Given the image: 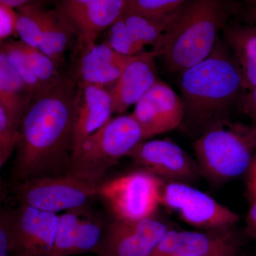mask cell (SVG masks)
<instances>
[{
	"mask_svg": "<svg viewBox=\"0 0 256 256\" xmlns=\"http://www.w3.org/2000/svg\"><path fill=\"white\" fill-rule=\"evenodd\" d=\"M33 96L0 46V102L18 130L25 108Z\"/></svg>",
	"mask_w": 256,
	"mask_h": 256,
	"instance_id": "ffe728a7",
	"label": "cell"
},
{
	"mask_svg": "<svg viewBox=\"0 0 256 256\" xmlns=\"http://www.w3.org/2000/svg\"><path fill=\"white\" fill-rule=\"evenodd\" d=\"M242 16L248 24L256 20V1H248L246 6L242 11Z\"/></svg>",
	"mask_w": 256,
	"mask_h": 256,
	"instance_id": "d6a6232c",
	"label": "cell"
},
{
	"mask_svg": "<svg viewBox=\"0 0 256 256\" xmlns=\"http://www.w3.org/2000/svg\"><path fill=\"white\" fill-rule=\"evenodd\" d=\"M184 114L181 96L161 80L138 101L131 114L142 129L144 141L181 126Z\"/></svg>",
	"mask_w": 256,
	"mask_h": 256,
	"instance_id": "4fadbf2b",
	"label": "cell"
},
{
	"mask_svg": "<svg viewBox=\"0 0 256 256\" xmlns=\"http://www.w3.org/2000/svg\"><path fill=\"white\" fill-rule=\"evenodd\" d=\"M58 217L18 204L14 210L10 256H52Z\"/></svg>",
	"mask_w": 256,
	"mask_h": 256,
	"instance_id": "8fae6325",
	"label": "cell"
},
{
	"mask_svg": "<svg viewBox=\"0 0 256 256\" xmlns=\"http://www.w3.org/2000/svg\"><path fill=\"white\" fill-rule=\"evenodd\" d=\"M225 43L234 56L246 90L256 88V33L250 25L228 24L224 30Z\"/></svg>",
	"mask_w": 256,
	"mask_h": 256,
	"instance_id": "d6986e66",
	"label": "cell"
},
{
	"mask_svg": "<svg viewBox=\"0 0 256 256\" xmlns=\"http://www.w3.org/2000/svg\"><path fill=\"white\" fill-rule=\"evenodd\" d=\"M33 1H28V0H0V5H2L10 9L18 10L30 4Z\"/></svg>",
	"mask_w": 256,
	"mask_h": 256,
	"instance_id": "e575fe53",
	"label": "cell"
},
{
	"mask_svg": "<svg viewBox=\"0 0 256 256\" xmlns=\"http://www.w3.org/2000/svg\"><path fill=\"white\" fill-rule=\"evenodd\" d=\"M254 188H255V191H256V162L255 165H254Z\"/></svg>",
	"mask_w": 256,
	"mask_h": 256,
	"instance_id": "d590c367",
	"label": "cell"
},
{
	"mask_svg": "<svg viewBox=\"0 0 256 256\" xmlns=\"http://www.w3.org/2000/svg\"><path fill=\"white\" fill-rule=\"evenodd\" d=\"M128 156L161 180L190 184L202 174L196 162L178 144L168 140L143 141Z\"/></svg>",
	"mask_w": 256,
	"mask_h": 256,
	"instance_id": "9c48e42d",
	"label": "cell"
},
{
	"mask_svg": "<svg viewBox=\"0 0 256 256\" xmlns=\"http://www.w3.org/2000/svg\"><path fill=\"white\" fill-rule=\"evenodd\" d=\"M16 18L14 10L0 5V41L16 33Z\"/></svg>",
	"mask_w": 256,
	"mask_h": 256,
	"instance_id": "f546056e",
	"label": "cell"
},
{
	"mask_svg": "<svg viewBox=\"0 0 256 256\" xmlns=\"http://www.w3.org/2000/svg\"><path fill=\"white\" fill-rule=\"evenodd\" d=\"M156 56L151 50L130 57L110 90L112 114H124L159 82Z\"/></svg>",
	"mask_w": 256,
	"mask_h": 256,
	"instance_id": "2e32d148",
	"label": "cell"
},
{
	"mask_svg": "<svg viewBox=\"0 0 256 256\" xmlns=\"http://www.w3.org/2000/svg\"><path fill=\"white\" fill-rule=\"evenodd\" d=\"M0 46L2 48L10 65L24 82L32 95H35L45 88L35 76L30 66L28 57L24 50L22 42L9 40L1 44Z\"/></svg>",
	"mask_w": 256,
	"mask_h": 256,
	"instance_id": "d4e9b609",
	"label": "cell"
},
{
	"mask_svg": "<svg viewBox=\"0 0 256 256\" xmlns=\"http://www.w3.org/2000/svg\"><path fill=\"white\" fill-rule=\"evenodd\" d=\"M170 229L154 218L114 220L106 229L98 256H152Z\"/></svg>",
	"mask_w": 256,
	"mask_h": 256,
	"instance_id": "30bf717a",
	"label": "cell"
},
{
	"mask_svg": "<svg viewBox=\"0 0 256 256\" xmlns=\"http://www.w3.org/2000/svg\"><path fill=\"white\" fill-rule=\"evenodd\" d=\"M185 0H128L126 10L166 28Z\"/></svg>",
	"mask_w": 256,
	"mask_h": 256,
	"instance_id": "cb8c5ba5",
	"label": "cell"
},
{
	"mask_svg": "<svg viewBox=\"0 0 256 256\" xmlns=\"http://www.w3.org/2000/svg\"><path fill=\"white\" fill-rule=\"evenodd\" d=\"M247 228L248 232L256 238V198L248 214Z\"/></svg>",
	"mask_w": 256,
	"mask_h": 256,
	"instance_id": "1f68e13d",
	"label": "cell"
},
{
	"mask_svg": "<svg viewBox=\"0 0 256 256\" xmlns=\"http://www.w3.org/2000/svg\"><path fill=\"white\" fill-rule=\"evenodd\" d=\"M18 138V130L12 124L0 102V144L6 152L12 154L16 148Z\"/></svg>",
	"mask_w": 256,
	"mask_h": 256,
	"instance_id": "83f0119b",
	"label": "cell"
},
{
	"mask_svg": "<svg viewBox=\"0 0 256 256\" xmlns=\"http://www.w3.org/2000/svg\"><path fill=\"white\" fill-rule=\"evenodd\" d=\"M106 43L114 52L126 56H132L144 52L131 37L121 16L109 28Z\"/></svg>",
	"mask_w": 256,
	"mask_h": 256,
	"instance_id": "4316f807",
	"label": "cell"
},
{
	"mask_svg": "<svg viewBox=\"0 0 256 256\" xmlns=\"http://www.w3.org/2000/svg\"><path fill=\"white\" fill-rule=\"evenodd\" d=\"M202 174L226 182L246 172L256 150V129L225 122L207 130L194 143Z\"/></svg>",
	"mask_w": 256,
	"mask_h": 256,
	"instance_id": "277c9868",
	"label": "cell"
},
{
	"mask_svg": "<svg viewBox=\"0 0 256 256\" xmlns=\"http://www.w3.org/2000/svg\"><path fill=\"white\" fill-rule=\"evenodd\" d=\"M242 100L244 112L252 120V126L256 129V88L248 90Z\"/></svg>",
	"mask_w": 256,
	"mask_h": 256,
	"instance_id": "4dcf8cb0",
	"label": "cell"
},
{
	"mask_svg": "<svg viewBox=\"0 0 256 256\" xmlns=\"http://www.w3.org/2000/svg\"><path fill=\"white\" fill-rule=\"evenodd\" d=\"M12 186L20 204L57 214L88 204L94 197L98 196L100 185L66 174L33 178Z\"/></svg>",
	"mask_w": 256,
	"mask_h": 256,
	"instance_id": "52a82bcc",
	"label": "cell"
},
{
	"mask_svg": "<svg viewBox=\"0 0 256 256\" xmlns=\"http://www.w3.org/2000/svg\"><path fill=\"white\" fill-rule=\"evenodd\" d=\"M229 230L206 232L170 230L152 256H237L238 246Z\"/></svg>",
	"mask_w": 256,
	"mask_h": 256,
	"instance_id": "9a60e30c",
	"label": "cell"
},
{
	"mask_svg": "<svg viewBox=\"0 0 256 256\" xmlns=\"http://www.w3.org/2000/svg\"></svg>",
	"mask_w": 256,
	"mask_h": 256,
	"instance_id": "74e56055",
	"label": "cell"
},
{
	"mask_svg": "<svg viewBox=\"0 0 256 256\" xmlns=\"http://www.w3.org/2000/svg\"><path fill=\"white\" fill-rule=\"evenodd\" d=\"M11 156L9 153L6 152L4 150V148L0 144V170L2 168L3 164L6 162V160L8 158ZM5 198V186L4 184H3L2 180L0 178V203H2Z\"/></svg>",
	"mask_w": 256,
	"mask_h": 256,
	"instance_id": "836d02e7",
	"label": "cell"
},
{
	"mask_svg": "<svg viewBox=\"0 0 256 256\" xmlns=\"http://www.w3.org/2000/svg\"><path fill=\"white\" fill-rule=\"evenodd\" d=\"M250 25V26H252V28H254V31H255L256 33V20L255 22H254L252 24H248Z\"/></svg>",
	"mask_w": 256,
	"mask_h": 256,
	"instance_id": "8d00e7d4",
	"label": "cell"
},
{
	"mask_svg": "<svg viewBox=\"0 0 256 256\" xmlns=\"http://www.w3.org/2000/svg\"><path fill=\"white\" fill-rule=\"evenodd\" d=\"M162 180L138 170L101 183L98 196L108 204L116 220L136 222L154 216L161 204Z\"/></svg>",
	"mask_w": 256,
	"mask_h": 256,
	"instance_id": "8992f818",
	"label": "cell"
},
{
	"mask_svg": "<svg viewBox=\"0 0 256 256\" xmlns=\"http://www.w3.org/2000/svg\"><path fill=\"white\" fill-rule=\"evenodd\" d=\"M0 203V256H10L14 210L5 208Z\"/></svg>",
	"mask_w": 256,
	"mask_h": 256,
	"instance_id": "f1b7e54d",
	"label": "cell"
},
{
	"mask_svg": "<svg viewBox=\"0 0 256 256\" xmlns=\"http://www.w3.org/2000/svg\"><path fill=\"white\" fill-rule=\"evenodd\" d=\"M76 92L77 82L62 77L32 96L18 128L12 184L68 174Z\"/></svg>",
	"mask_w": 256,
	"mask_h": 256,
	"instance_id": "6da1fadb",
	"label": "cell"
},
{
	"mask_svg": "<svg viewBox=\"0 0 256 256\" xmlns=\"http://www.w3.org/2000/svg\"><path fill=\"white\" fill-rule=\"evenodd\" d=\"M23 48L35 76L44 87L50 86L62 78L54 62L40 48L28 46L24 43Z\"/></svg>",
	"mask_w": 256,
	"mask_h": 256,
	"instance_id": "484cf974",
	"label": "cell"
},
{
	"mask_svg": "<svg viewBox=\"0 0 256 256\" xmlns=\"http://www.w3.org/2000/svg\"><path fill=\"white\" fill-rule=\"evenodd\" d=\"M161 204L176 212L185 223L204 230H229L239 220L236 213L188 184H164Z\"/></svg>",
	"mask_w": 256,
	"mask_h": 256,
	"instance_id": "ba28073f",
	"label": "cell"
},
{
	"mask_svg": "<svg viewBox=\"0 0 256 256\" xmlns=\"http://www.w3.org/2000/svg\"><path fill=\"white\" fill-rule=\"evenodd\" d=\"M78 82L106 88L118 79L130 57L120 54L106 42L80 54Z\"/></svg>",
	"mask_w": 256,
	"mask_h": 256,
	"instance_id": "ac0fdd59",
	"label": "cell"
},
{
	"mask_svg": "<svg viewBox=\"0 0 256 256\" xmlns=\"http://www.w3.org/2000/svg\"><path fill=\"white\" fill-rule=\"evenodd\" d=\"M76 36L75 28L66 16L58 9L46 10L45 26L40 50L60 68L66 52Z\"/></svg>",
	"mask_w": 256,
	"mask_h": 256,
	"instance_id": "44dd1931",
	"label": "cell"
},
{
	"mask_svg": "<svg viewBox=\"0 0 256 256\" xmlns=\"http://www.w3.org/2000/svg\"><path fill=\"white\" fill-rule=\"evenodd\" d=\"M127 4L128 0H64L57 9L75 28L82 54L95 45L101 32L122 16Z\"/></svg>",
	"mask_w": 256,
	"mask_h": 256,
	"instance_id": "7c38bea8",
	"label": "cell"
},
{
	"mask_svg": "<svg viewBox=\"0 0 256 256\" xmlns=\"http://www.w3.org/2000/svg\"><path fill=\"white\" fill-rule=\"evenodd\" d=\"M180 88L184 114L181 124L200 137L207 130L229 122L245 90L232 52L218 40L208 57L182 72Z\"/></svg>",
	"mask_w": 256,
	"mask_h": 256,
	"instance_id": "7a4b0ae2",
	"label": "cell"
},
{
	"mask_svg": "<svg viewBox=\"0 0 256 256\" xmlns=\"http://www.w3.org/2000/svg\"><path fill=\"white\" fill-rule=\"evenodd\" d=\"M121 18L133 40L143 50L152 46L156 56L162 54L164 28L126 10Z\"/></svg>",
	"mask_w": 256,
	"mask_h": 256,
	"instance_id": "603a6c76",
	"label": "cell"
},
{
	"mask_svg": "<svg viewBox=\"0 0 256 256\" xmlns=\"http://www.w3.org/2000/svg\"><path fill=\"white\" fill-rule=\"evenodd\" d=\"M143 141L142 129L132 114L111 118L82 143L72 158L68 174L100 185L108 170Z\"/></svg>",
	"mask_w": 256,
	"mask_h": 256,
	"instance_id": "5b68a950",
	"label": "cell"
},
{
	"mask_svg": "<svg viewBox=\"0 0 256 256\" xmlns=\"http://www.w3.org/2000/svg\"><path fill=\"white\" fill-rule=\"evenodd\" d=\"M105 232L102 220L87 204L67 210L58 217L52 256L97 254Z\"/></svg>",
	"mask_w": 256,
	"mask_h": 256,
	"instance_id": "5bb4252c",
	"label": "cell"
},
{
	"mask_svg": "<svg viewBox=\"0 0 256 256\" xmlns=\"http://www.w3.org/2000/svg\"><path fill=\"white\" fill-rule=\"evenodd\" d=\"M16 32L20 41L34 48H40L45 26L46 10L41 3L33 1L16 10Z\"/></svg>",
	"mask_w": 256,
	"mask_h": 256,
	"instance_id": "7402d4cb",
	"label": "cell"
},
{
	"mask_svg": "<svg viewBox=\"0 0 256 256\" xmlns=\"http://www.w3.org/2000/svg\"><path fill=\"white\" fill-rule=\"evenodd\" d=\"M240 9L233 1L185 0L165 28L162 54L168 68L182 73L206 60Z\"/></svg>",
	"mask_w": 256,
	"mask_h": 256,
	"instance_id": "3957f363",
	"label": "cell"
},
{
	"mask_svg": "<svg viewBox=\"0 0 256 256\" xmlns=\"http://www.w3.org/2000/svg\"><path fill=\"white\" fill-rule=\"evenodd\" d=\"M112 114L110 92L105 88L77 82L72 158L82 143L112 118Z\"/></svg>",
	"mask_w": 256,
	"mask_h": 256,
	"instance_id": "e0dca14e",
	"label": "cell"
}]
</instances>
